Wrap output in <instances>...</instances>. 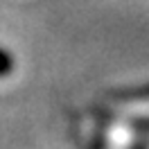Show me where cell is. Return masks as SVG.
<instances>
[{
    "label": "cell",
    "instance_id": "obj_1",
    "mask_svg": "<svg viewBox=\"0 0 149 149\" xmlns=\"http://www.w3.org/2000/svg\"><path fill=\"white\" fill-rule=\"evenodd\" d=\"M11 65H14V61H11V56L0 47V77H5V74L11 72Z\"/></svg>",
    "mask_w": 149,
    "mask_h": 149
},
{
    "label": "cell",
    "instance_id": "obj_2",
    "mask_svg": "<svg viewBox=\"0 0 149 149\" xmlns=\"http://www.w3.org/2000/svg\"><path fill=\"white\" fill-rule=\"evenodd\" d=\"M127 111H131V113H149V100L147 102L131 104V106H127Z\"/></svg>",
    "mask_w": 149,
    "mask_h": 149
}]
</instances>
